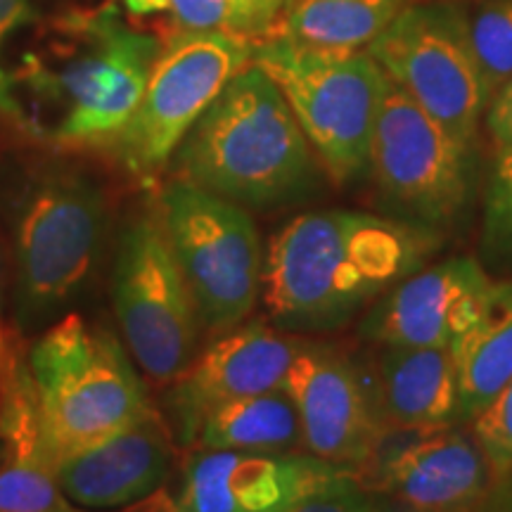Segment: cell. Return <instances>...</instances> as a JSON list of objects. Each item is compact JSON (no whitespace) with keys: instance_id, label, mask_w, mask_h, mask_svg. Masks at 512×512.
Listing matches in <instances>:
<instances>
[{"instance_id":"obj_1","label":"cell","mask_w":512,"mask_h":512,"mask_svg":"<svg viewBox=\"0 0 512 512\" xmlns=\"http://www.w3.org/2000/svg\"><path fill=\"white\" fill-rule=\"evenodd\" d=\"M128 19L112 0L46 12L0 57V117L57 150H107L164 46Z\"/></svg>"},{"instance_id":"obj_2","label":"cell","mask_w":512,"mask_h":512,"mask_svg":"<svg viewBox=\"0 0 512 512\" xmlns=\"http://www.w3.org/2000/svg\"><path fill=\"white\" fill-rule=\"evenodd\" d=\"M430 228L366 211L297 216L273 235L264 302L280 328L330 332L347 325L437 252Z\"/></svg>"},{"instance_id":"obj_3","label":"cell","mask_w":512,"mask_h":512,"mask_svg":"<svg viewBox=\"0 0 512 512\" xmlns=\"http://www.w3.org/2000/svg\"><path fill=\"white\" fill-rule=\"evenodd\" d=\"M176 178L242 207L304 197L318 157L264 69L252 62L223 88L176 150Z\"/></svg>"},{"instance_id":"obj_4","label":"cell","mask_w":512,"mask_h":512,"mask_svg":"<svg viewBox=\"0 0 512 512\" xmlns=\"http://www.w3.org/2000/svg\"><path fill=\"white\" fill-rule=\"evenodd\" d=\"M29 366L55 470L155 411L117 339L76 313L31 344Z\"/></svg>"},{"instance_id":"obj_5","label":"cell","mask_w":512,"mask_h":512,"mask_svg":"<svg viewBox=\"0 0 512 512\" xmlns=\"http://www.w3.org/2000/svg\"><path fill=\"white\" fill-rule=\"evenodd\" d=\"M256 67L275 81L335 185L370 171V147L387 74L366 50L311 48L268 36L256 41Z\"/></svg>"},{"instance_id":"obj_6","label":"cell","mask_w":512,"mask_h":512,"mask_svg":"<svg viewBox=\"0 0 512 512\" xmlns=\"http://www.w3.org/2000/svg\"><path fill=\"white\" fill-rule=\"evenodd\" d=\"M157 202L200 325L211 335L238 328L264 285L266 259L254 219L242 204L176 176Z\"/></svg>"},{"instance_id":"obj_7","label":"cell","mask_w":512,"mask_h":512,"mask_svg":"<svg viewBox=\"0 0 512 512\" xmlns=\"http://www.w3.org/2000/svg\"><path fill=\"white\" fill-rule=\"evenodd\" d=\"M256 41L228 31H174L143 98L107 150L131 176L155 181L223 88L254 60Z\"/></svg>"},{"instance_id":"obj_8","label":"cell","mask_w":512,"mask_h":512,"mask_svg":"<svg viewBox=\"0 0 512 512\" xmlns=\"http://www.w3.org/2000/svg\"><path fill=\"white\" fill-rule=\"evenodd\" d=\"M366 53L453 138L475 145L491 95L472 48L470 17L463 5L415 0Z\"/></svg>"},{"instance_id":"obj_9","label":"cell","mask_w":512,"mask_h":512,"mask_svg":"<svg viewBox=\"0 0 512 512\" xmlns=\"http://www.w3.org/2000/svg\"><path fill=\"white\" fill-rule=\"evenodd\" d=\"M114 311L133 358L155 382L171 384L195 361L200 316L157 197L121 233Z\"/></svg>"},{"instance_id":"obj_10","label":"cell","mask_w":512,"mask_h":512,"mask_svg":"<svg viewBox=\"0 0 512 512\" xmlns=\"http://www.w3.org/2000/svg\"><path fill=\"white\" fill-rule=\"evenodd\" d=\"M472 147L453 138L387 76L370 147V174L401 221L434 233L470 202Z\"/></svg>"},{"instance_id":"obj_11","label":"cell","mask_w":512,"mask_h":512,"mask_svg":"<svg viewBox=\"0 0 512 512\" xmlns=\"http://www.w3.org/2000/svg\"><path fill=\"white\" fill-rule=\"evenodd\" d=\"M105 200L76 169H48L24 192L15 226V264L24 302L60 304L91 271L98 254Z\"/></svg>"},{"instance_id":"obj_12","label":"cell","mask_w":512,"mask_h":512,"mask_svg":"<svg viewBox=\"0 0 512 512\" xmlns=\"http://www.w3.org/2000/svg\"><path fill=\"white\" fill-rule=\"evenodd\" d=\"M361 484L408 512H486L489 470L475 434L456 425L384 427Z\"/></svg>"},{"instance_id":"obj_13","label":"cell","mask_w":512,"mask_h":512,"mask_svg":"<svg viewBox=\"0 0 512 512\" xmlns=\"http://www.w3.org/2000/svg\"><path fill=\"white\" fill-rule=\"evenodd\" d=\"M283 389L297 408L306 451L361 477L387 422L354 361L323 344H299Z\"/></svg>"},{"instance_id":"obj_14","label":"cell","mask_w":512,"mask_h":512,"mask_svg":"<svg viewBox=\"0 0 512 512\" xmlns=\"http://www.w3.org/2000/svg\"><path fill=\"white\" fill-rule=\"evenodd\" d=\"M494 280L472 256H448L396 283L361 320L382 349H451L484 309Z\"/></svg>"},{"instance_id":"obj_15","label":"cell","mask_w":512,"mask_h":512,"mask_svg":"<svg viewBox=\"0 0 512 512\" xmlns=\"http://www.w3.org/2000/svg\"><path fill=\"white\" fill-rule=\"evenodd\" d=\"M344 479H358V472L313 453L197 448L176 501L188 512H285Z\"/></svg>"},{"instance_id":"obj_16","label":"cell","mask_w":512,"mask_h":512,"mask_svg":"<svg viewBox=\"0 0 512 512\" xmlns=\"http://www.w3.org/2000/svg\"><path fill=\"white\" fill-rule=\"evenodd\" d=\"M297 339L264 320L223 332L200 358L171 382L169 413L181 446H195L207 418L228 403L283 389L299 349Z\"/></svg>"},{"instance_id":"obj_17","label":"cell","mask_w":512,"mask_h":512,"mask_svg":"<svg viewBox=\"0 0 512 512\" xmlns=\"http://www.w3.org/2000/svg\"><path fill=\"white\" fill-rule=\"evenodd\" d=\"M72 510L48 456L29 347L0 323V512Z\"/></svg>"},{"instance_id":"obj_18","label":"cell","mask_w":512,"mask_h":512,"mask_svg":"<svg viewBox=\"0 0 512 512\" xmlns=\"http://www.w3.org/2000/svg\"><path fill=\"white\" fill-rule=\"evenodd\" d=\"M171 467V434L150 411L131 430L57 465L64 498L81 510H119L162 489Z\"/></svg>"},{"instance_id":"obj_19","label":"cell","mask_w":512,"mask_h":512,"mask_svg":"<svg viewBox=\"0 0 512 512\" xmlns=\"http://www.w3.org/2000/svg\"><path fill=\"white\" fill-rule=\"evenodd\" d=\"M380 401L387 425H456L460 399L453 349H382Z\"/></svg>"},{"instance_id":"obj_20","label":"cell","mask_w":512,"mask_h":512,"mask_svg":"<svg viewBox=\"0 0 512 512\" xmlns=\"http://www.w3.org/2000/svg\"><path fill=\"white\" fill-rule=\"evenodd\" d=\"M451 349L460 422H472L512 382V280L491 283L477 323Z\"/></svg>"},{"instance_id":"obj_21","label":"cell","mask_w":512,"mask_h":512,"mask_svg":"<svg viewBox=\"0 0 512 512\" xmlns=\"http://www.w3.org/2000/svg\"><path fill=\"white\" fill-rule=\"evenodd\" d=\"M413 3L415 0H297L285 5L268 36L311 48L366 50Z\"/></svg>"},{"instance_id":"obj_22","label":"cell","mask_w":512,"mask_h":512,"mask_svg":"<svg viewBox=\"0 0 512 512\" xmlns=\"http://www.w3.org/2000/svg\"><path fill=\"white\" fill-rule=\"evenodd\" d=\"M197 448L290 453L304 446L297 408L285 389L247 396L219 408L202 425Z\"/></svg>"},{"instance_id":"obj_23","label":"cell","mask_w":512,"mask_h":512,"mask_svg":"<svg viewBox=\"0 0 512 512\" xmlns=\"http://www.w3.org/2000/svg\"><path fill=\"white\" fill-rule=\"evenodd\" d=\"M470 430L489 470L486 512H512V382L472 420Z\"/></svg>"},{"instance_id":"obj_24","label":"cell","mask_w":512,"mask_h":512,"mask_svg":"<svg viewBox=\"0 0 512 512\" xmlns=\"http://www.w3.org/2000/svg\"><path fill=\"white\" fill-rule=\"evenodd\" d=\"M470 38L491 98L512 79V0H484L470 17Z\"/></svg>"},{"instance_id":"obj_25","label":"cell","mask_w":512,"mask_h":512,"mask_svg":"<svg viewBox=\"0 0 512 512\" xmlns=\"http://www.w3.org/2000/svg\"><path fill=\"white\" fill-rule=\"evenodd\" d=\"M486 245L498 254H512V147L498 152L486 192Z\"/></svg>"},{"instance_id":"obj_26","label":"cell","mask_w":512,"mask_h":512,"mask_svg":"<svg viewBox=\"0 0 512 512\" xmlns=\"http://www.w3.org/2000/svg\"><path fill=\"white\" fill-rule=\"evenodd\" d=\"M176 31H228L242 34L233 0H171Z\"/></svg>"},{"instance_id":"obj_27","label":"cell","mask_w":512,"mask_h":512,"mask_svg":"<svg viewBox=\"0 0 512 512\" xmlns=\"http://www.w3.org/2000/svg\"><path fill=\"white\" fill-rule=\"evenodd\" d=\"M380 494H373L358 479H344L302 498L285 512H375Z\"/></svg>"},{"instance_id":"obj_28","label":"cell","mask_w":512,"mask_h":512,"mask_svg":"<svg viewBox=\"0 0 512 512\" xmlns=\"http://www.w3.org/2000/svg\"><path fill=\"white\" fill-rule=\"evenodd\" d=\"M50 10V0H0V57L22 31Z\"/></svg>"},{"instance_id":"obj_29","label":"cell","mask_w":512,"mask_h":512,"mask_svg":"<svg viewBox=\"0 0 512 512\" xmlns=\"http://www.w3.org/2000/svg\"><path fill=\"white\" fill-rule=\"evenodd\" d=\"M486 131L498 152L512 147V79L491 98L486 107Z\"/></svg>"},{"instance_id":"obj_30","label":"cell","mask_w":512,"mask_h":512,"mask_svg":"<svg viewBox=\"0 0 512 512\" xmlns=\"http://www.w3.org/2000/svg\"><path fill=\"white\" fill-rule=\"evenodd\" d=\"M233 5L238 12L242 34L252 41H261L271 34L280 17V10L271 0H233Z\"/></svg>"},{"instance_id":"obj_31","label":"cell","mask_w":512,"mask_h":512,"mask_svg":"<svg viewBox=\"0 0 512 512\" xmlns=\"http://www.w3.org/2000/svg\"><path fill=\"white\" fill-rule=\"evenodd\" d=\"M112 3L119 5L128 17H136V19L171 12V0H112Z\"/></svg>"},{"instance_id":"obj_32","label":"cell","mask_w":512,"mask_h":512,"mask_svg":"<svg viewBox=\"0 0 512 512\" xmlns=\"http://www.w3.org/2000/svg\"><path fill=\"white\" fill-rule=\"evenodd\" d=\"M143 512H188V510H185L183 505L176 501V498H171L169 494H166L164 489H159L155 496L147 498Z\"/></svg>"},{"instance_id":"obj_33","label":"cell","mask_w":512,"mask_h":512,"mask_svg":"<svg viewBox=\"0 0 512 512\" xmlns=\"http://www.w3.org/2000/svg\"><path fill=\"white\" fill-rule=\"evenodd\" d=\"M375 512H408V510L401 508L399 503L389 501V498H380V503H377V510Z\"/></svg>"},{"instance_id":"obj_34","label":"cell","mask_w":512,"mask_h":512,"mask_svg":"<svg viewBox=\"0 0 512 512\" xmlns=\"http://www.w3.org/2000/svg\"><path fill=\"white\" fill-rule=\"evenodd\" d=\"M271 3H273L275 8H278L280 12H283V8H285V0H271Z\"/></svg>"},{"instance_id":"obj_35","label":"cell","mask_w":512,"mask_h":512,"mask_svg":"<svg viewBox=\"0 0 512 512\" xmlns=\"http://www.w3.org/2000/svg\"><path fill=\"white\" fill-rule=\"evenodd\" d=\"M143 508H145V501H143V503H138V505H133L131 512H143Z\"/></svg>"},{"instance_id":"obj_36","label":"cell","mask_w":512,"mask_h":512,"mask_svg":"<svg viewBox=\"0 0 512 512\" xmlns=\"http://www.w3.org/2000/svg\"><path fill=\"white\" fill-rule=\"evenodd\" d=\"M290 3H297V0H285V5H290Z\"/></svg>"},{"instance_id":"obj_37","label":"cell","mask_w":512,"mask_h":512,"mask_svg":"<svg viewBox=\"0 0 512 512\" xmlns=\"http://www.w3.org/2000/svg\"><path fill=\"white\" fill-rule=\"evenodd\" d=\"M72 512H86V510H81V508H76V510H72Z\"/></svg>"}]
</instances>
